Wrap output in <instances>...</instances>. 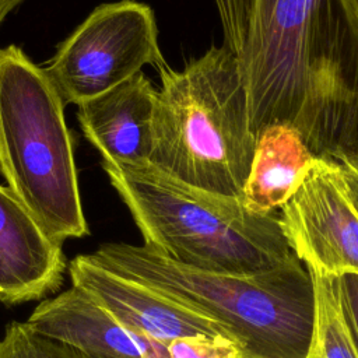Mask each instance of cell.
<instances>
[{"label":"cell","instance_id":"19","mask_svg":"<svg viewBox=\"0 0 358 358\" xmlns=\"http://www.w3.org/2000/svg\"><path fill=\"white\" fill-rule=\"evenodd\" d=\"M24 0H0V25L6 20V17Z\"/></svg>","mask_w":358,"mask_h":358},{"label":"cell","instance_id":"12","mask_svg":"<svg viewBox=\"0 0 358 358\" xmlns=\"http://www.w3.org/2000/svg\"><path fill=\"white\" fill-rule=\"evenodd\" d=\"M315 159L296 129L267 127L256 140L241 201L253 213L274 214L299 187Z\"/></svg>","mask_w":358,"mask_h":358},{"label":"cell","instance_id":"4","mask_svg":"<svg viewBox=\"0 0 358 358\" xmlns=\"http://www.w3.org/2000/svg\"><path fill=\"white\" fill-rule=\"evenodd\" d=\"M150 165L190 186L241 199L256 138L238 56L210 48L182 70H158Z\"/></svg>","mask_w":358,"mask_h":358},{"label":"cell","instance_id":"15","mask_svg":"<svg viewBox=\"0 0 358 358\" xmlns=\"http://www.w3.org/2000/svg\"><path fill=\"white\" fill-rule=\"evenodd\" d=\"M224 32V46L239 56L243 46L252 0H214Z\"/></svg>","mask_w":358,"mask_h":358},{"label":"cell","instance_id":"13","mask_svg":"<svg viewBox=\"0 0 358 358\" xmlns=\"http://www.w3.org/2000/svg\"><path fill=\"white\" fill-rule=\"evenodd\" d=\"M308 271L315 285V323L306 358H358V350L338 306L333 277Z\"/></svg>","mask_w":358,"mask_h":358},{"label":"cell","instance_id":"17","mask_svg":"<svg viewBox=\"0 0 358 358\" xmlns=\"http://www.w3.org/2000/svg\"><path fill=\"white\" fill-rule=\"evenodd\" d=\"M337 165L344 192L358 214V164L341 161Z\"/></svg>","mask_w":358,"mask_h":358},{"label":"cell","instance_id":"7","mask_svg":"<svg viewBox=\"0 0 358 358\" xmlns=\"http://www.w3.org/2000/svg\"><path fill=\"white\" fill-rule=\"evenodd\" d=\"M278 218L288 246L308 270L358 275V214L336 162L316 158Z\"/></svg>","mask_w":358,"mask_h":358},{"label":"cell","instance_id":"9","mask_svg":"<svg viewBox=\"0 0 358 358\" xmlns=\"http://www.w3.org/2000/svg\"><path fill=\"white\" fill-rule=\"evenodd\" d=\"M157 94L158 88L140 71L78 105L80 127L84 137L101 154L102 165L117 168L150 165Z\"/></svg>","mask_w":358,"mask_h":358},{"label":"cell","instance_id":"20","mask_svg":"<svg viewBox=\"0 0 358 358\" xmlns=\"http://www.w3.org/2000/svg\"><path fill=\"white\" fill-rule=\"evenodd\" d=\"M350 3H351L352 8H354V11H355V14L358 17V0H350Z\"/></svg>","mask_w":358,"mask_h":358},{"label":"cell","instance_id":"16","mask_svg":"<svg viewBox=\"0 0 358 358\" xmlns=\"http://www.w3.org/2000/svg\"><path fill=\"white\" fill-rule=\"evenodd\" d=\"M333 284L343 319L358 350V275L343 274L333 277Z\"/></svg>","mask_w":358,"mask_h":358},{"label":"cell","instance_id":"10","mask_svg":"<svg viewBox=\"0 0 358 358\" xmlns=\"http://www.w3.org/2000/svg\"><path fill=\"white\" fill-rule=\"evenodd\" d=\"M64 271L62 246L0 185V302L18 305L41 299L59 289Z\"/></svg>","mask_w":358,"mask_h":358},{"label":"cell","instance_id":"5","mask_svg":"<svg viewBox=\"0 0 358 358\" xmlns=\"http://www.w3.org/2000/svg\"><path fill=\"white\" fill-rule=\"evenodd\" d=\"M0 173L55 243L88 234L64 101L17 45L0 48Z\"/></svg>","mask_w":358,"mask_h":358},{"label":"cell","instance_id":"3","mask_svg":"<svg viewBox=\"0 0 358 358\" xmlns=\"http://www.w3.org/2000/svg\"><path fill=\"white\" fill-rule=\"evenodd\" d=\"M144 245L204 271L256 274L292 256L278 214H257L241 199L211 193L151 166L102 165Z\"/></svg>","mask_w":358,"mask_h":358},{"label":"cell","instance_id":"18","mask_svg":"<svg viewBox=\"0 0 358 358\" xmlns=\"http://www.w3.org/2000/svg\"><path fill=\"white\" fill-rule=\"evenodd\" d=\"M343 161H351V162L358 164V122H357V126H355V130H354V134H352V138H351L347 155H345V158Z\"/></svg>","mask_w":358,"mask_h":358},{"label":"cell","instance_id":"6","mask_svg":"<svg viewBox=\"0 0 358 358\" xmlns=\"http://www.w3.org/2000/svg\"><path fill=\"white\" fill-rule=\"evenodd\" d=\"M166 64L150 6L120 0L98 6L43 67L64 103L80 105L140 73Z\"/></svg>","mask_w":358,"mask_h":358},{"label":"cell","instance_id":"8","mask_svg":"<svg viewBox=\"0 0 358 358\" xmlns=\"http://www.w3.org/2000/svg\"><path fill=\"white\" fill-rule=\"evenodd\" d=\"M69 274L71 285L87 292L122 326L151 341L168 347L193 336L232 340L217 322L113 274L90 253L77 255L69 263Z\"/></svg>","mask_w":358,"mask_h":358},{"label":"cell","instance_id":"2","mask_svg":"<svg viewBox=\"0 0 358 358\" xmlns=\"http://www.w3.org/2000/svg\"><path fill=\"white\" fill-rule=\"evenodd\" d=\"M90 255L113 274L217 322L241 358L308 357L315 285L296 256L267 271L229 274L179 264L147 245L103 243Z\"/></svg>","mask_w":358,"mask_h":358},{"label":"cell","instance_id":"11","mask_svg":"<svg viewBox=\"0 0 358 358\" xmlns=\"http://www.w3.org/2000/svg\"><path fill=\"white\" fill-rule=\"evenodd\" d=\"M27 323L88 358H171L166 345L130 331L74 285L42 301Z\"/></svg>","mask_w":358,"mask_h":358},{"label":"cell","instance_id":"14","mask_svg":"<svg viewBox=\"0 0 358 358\" xmlns=\"http://www.w3.org/2000/svg\"><path fill=\"white\" fill-rule=\"evenodd\" d=\"M0 358H88L74 347L35 331L27 322H10L0 338Z\"/></svg>","mask_w":358,"mask_h":358},{"label":"cell","instance_id":"1","mask_svg":"<svg viewBox=\"0 0 358 358\" xmlns=\"http://www.w3.org/2000/svg\"><path fill=\"white\" fill-rule=\"evenodd\" d=\"M252 134L299 131L341 162L358 122V17L350 0H252L238 56Z\"/></svg>","mask_w":358,"mask_h":358}]
</instances>
